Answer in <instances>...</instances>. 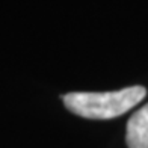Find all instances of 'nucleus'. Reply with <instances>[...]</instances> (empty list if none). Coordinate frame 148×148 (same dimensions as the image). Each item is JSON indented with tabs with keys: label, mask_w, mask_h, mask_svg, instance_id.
<instances>
[{
	"label": "nucleus",
	"mask_w": 148,
	"mask_h": 148,
	"mask_svg": "<svg viewBox=\"0 0 148 148\" xmlns=\"http://www.w3.org/2000/svg\"><path fill=\"white\" fill-rule=\"evenodd\" d=\"M147 95L144 86L110 91V92H70L62 97L70 112L88 119H112L139 104Z\"/></svg>",
	"instance_id": "nucleus-1"
},
{
	"label": "nucleus",
	"mask_w": 148,
	"mask_h": 148,
	"mask_svg": "<svg viewBox=\"0 0 148 148\" xmlns=\"http://www.w3.org/2000/svg\"><path fill=\"white\" fill-rule=\"evenodd\" d=\"M125 142L129 148H148V103L130 116Z\"/></svg>",
	"instance_id": "nucleus-2"
}]
</instances>
